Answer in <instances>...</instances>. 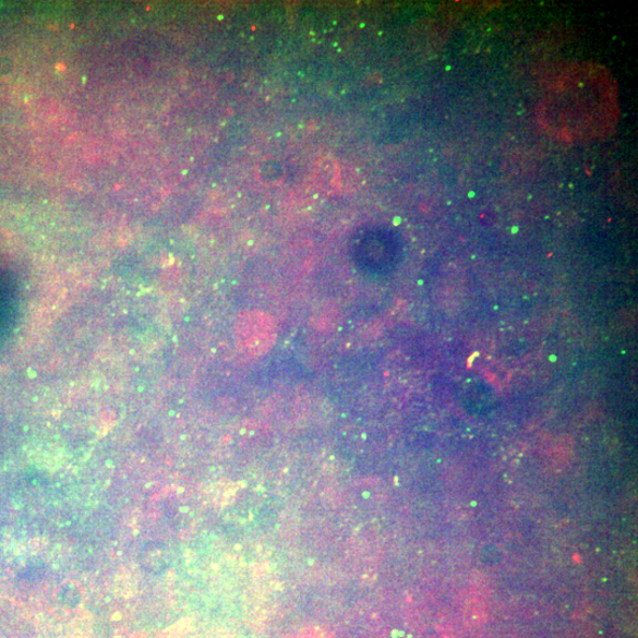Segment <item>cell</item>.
<instances>
[{
    "label": "cell",
    "mask_w": 638,
    "mask_h": 638,
    "mask_svg": "<svg viewBox=\"0 0 638 638\" xmlns=\"http://www.w3.org/2000/svg\"><path fill=\"white\" fill-rule=\"evenodd\" d=\"M537 120L551 137L565 144H586L612 135L619 120L614 75L599 63L566 65L549 82Z\"/></svg>",
    "instance_id": "obj_1"
},
{
    "label": "cell",
    "mask_w": 638,
    "mask_h": 638,
    "mask_svg": "<svg viewBox=\"0 0 638 638\" xmlns=\"http://www.w3.org/2000/svg\"><path fill=\"white\" fill-rule=\"evenodd\" d=\"M316 178L318 179L320 186L332 189L340 186V178H342V176L339 173L338 166L329 159L317 167Z\"/></svg>",
    "instance_id": "obj_2"
}]
</instances>
